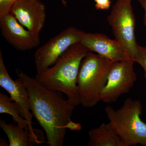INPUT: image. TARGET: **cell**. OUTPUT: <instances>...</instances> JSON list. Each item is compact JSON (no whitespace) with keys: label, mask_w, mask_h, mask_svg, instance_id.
<instances>
[{"label":"cell","mask_w":146,"mask_h":146,"mask_svg":"<svg viewBox=\"0 0 146 146\" xmlns=\"http://www.w3.org/2000/svg\"><path fill=\"white\" fill-rule=\"evenodd\" d=\"M16 72L26 86L31 111L46 133L48 145L63 146L68 129H82L80 123L71 119L75 107L62 93L48 89L21 69Z\"/></svg>","instance_id":"1"},{"label":"cell","mask_w":146,"mask_h":146,"mask_svg":"<svg viewBox=\"0 0 146 146\" xmlns=\"http://www.w3.org/2000/svg\"><path fill=\"white\" fill-rule=\"evenodd\" d=\"M89 50L81 43L71 46L54 65L35 78L48 89L66 95L74 107L80 104L77 79L80 64Z\"/></svg>","instance_id":"2"},{"label":"cell","mask_w":146,"mask_h":146,"mask_svg":"<svg viewBox=\"0 0 146 146\" xmlns=\"http://www.w3.org/2000/svg\"><path fill=\"white\" fill-rule=\"evenodd\" d=\"M114 61L89 52L80 64L77 85L80 104L92 108L100 101L102 91Z\"/></svg>","instance_id":"3"},{"label":"cell","mask_w":146,"mask_h":146,"mask_svg":"<svg viewBox=\"0 0 146 146\" xmlns=\"http://www.w3.org/2000/svg\"><path fill=\"white\" fill-rule=\"evenodd\" d=\"M104 111L123 146H146V123L141 119L140 101L127 98L119 109L108 106Z\"/></svg>","instance_id":"4"},{"label":"cell","mask_w":146,"mask_h":146,"mask_svg":"<svg viewBox=\"0 0 146 146\" xmlns=\"http://www.w3.org/2000/svg\"><path fill=\"white\" fill-rule=\"evenodd\" d=\"M132 0H117L107 17L115 39L119 42L135 61L138 53L135 30L136 18Z\"/></svg>","instance_id":"5"},{"label":"cell","mask_w":146,"mask_h":146,"mask_svg":"<svg viewBox=\"0 0 146 146\" xmlns=\"http://www.w3.org/2000/svg\"><path fill=\"white\" fill-rule=\"evenodd\" d=\"M84 33L74 27H69L38 48L34 54L36 74L54 65L71 46L80 43Z\"/></svg>","instance_id":"6"},{"label":"cell","mask_w":146,"mask_h":146,"mask_svg":"<svg viewBox=\"0 0 146 146\" xmlns=\"http://www.w3.org/2000/svg\"><path fill=\"white\" fill-rule=\"evenodd\" d=\"M133 60L117 61L113 63L108 76L107 82L102 91L100 101L112 104L123 94H127L137 80Z\"/></svg>","instance_id":"7"},{"label":"cell","mask_w":146,"mask_h":146,"mask_svg":"<svg viewBox=\"0 0 146 146\" xmlns=\"http://www.w3.org/2000/svg\"><path fill=\"white\" fill-rule=\"evenodd\" d=\"M0 86L8 92L13 101L20 108L22 117L28 123L31 136L35 145H40L44 142L40 140L36 131L32 126L33 116L31 112L28 91L25 84L21 78L14 80L9 76L3 59L2 52L0 51Z\"/></svg>","instance_id":"8"},{"label":"cell","mask_w":146,"mask_h":146,"mask_svg":"<svg viewBox=\"0 0 146 146\" xmlns=\"http://www.w3.org/2000/svg\"><path fill=\"white\" fill-rule=\"evenodd\" d=\"M10 13L0 17V29L7 42L16 50L25 51L40 44L39 34L26 29Z\"/></svg>","instance_id":"9"},{"label":"cell","mask_w":146,"mask_h":146,"mask_svg":"<svg viewBox=\"0 0 146 146\" xmlns=\"http://www.w3.org/2000/svg\"><path fill=\"white\" fill-rule=\"evenodd\" d=\"M10 13L27 29L39 34L46 22V6L41 0H18Z\"/></svg>","instance_id":"10"},{"label":"cell","mask_w":146,"mask_h":146,"mask_svg":"<svg viewBox=\"0 0 146 146\" xmlns=\"http://www.w3.org/2000/svg\"><path fill=\"white\" fill-rule=\"evenodd\" d=\"M80 43L90 52L97 53L114 62L132 60L119 42L102 33H84Z\"/></svg>","instance_id":"11"},{"label":"cell","mask_w":146,"mask_h":146,"mask_svg":"<svg viewBox=\"0 0 146 146\" xmlns=\"http://www.w3.org/2000/svg\"><path fill=\"white\" fill-rule=\"evenodd\" d=\"M89 146H123L110 123H102L89 132Z\"/></svg>","instance_id":"12"},{"label":"cell","mask_w":146,"mask_h":146,"mask_svg":"<svg viewBox=\"0 0 146 146\" xmlns=\"http://www.w3.org/2000/svg\"><path fill=\"white\" fill-rule=\"evenodd\" d=\"M0 127L6 134L9 146H31L35 145L33 141L29 131L20 126L7 123L0 119Z\"/></svg>","instance_id":"13"},{"label":"cell","mask_w":146,"mask_h":146,"mask_svg":"<svg viewBox=\"0 0 146 146\" xmlns=\"http://www.w3.org/2000/svg\"><path fill=\"white\" fill-rule=\"evenodd\" d=\"M12 101L10 97L0 93V113L10 115L14 122L18 125L29 130L27 122L22 117L20 107L16 102Z\"/></svg>","instance_id":"14"},{"label":"cell","mask_w":146,"mask_h":146,"mask_svg":"<svg viewBox=\"0 0 146 146\" xmlns=\"http://www.w3.org/2000/svg\"><path fill=\"white\" fill-rule=\"evenodd\" d=\"M135 62L140 64L143 69L146 81V46H141L138 45V53Z\"/></svg>","instance_id":"15"},{"label":"cell","mask_w":146,"mask_h":146,"mask_svg":"<svg viewBox=\"0 0 146 146\" xmlns=\"http://www.w3.org/2000/svg\"><path fill=\"white\" fill-rule=\"evenodd\" d=\"M18 0H0V17L10 13L13 5Z\"/></svg>","instance_id":"16"},{"label":"cell","mask_w":146,"mask_h":146,"mask_svg":"<svg viewBox=\"0 0 146 146\" xmlns=\"http://www.w3.org/2000/svg\"><path fill=\"white\" fill-rule=\"evenodd\" d=\"M95 7L98 10H107L111 6L110 0H94Z\"/></svg>","instance_id":"17"},{"label":"cell","mask_w":146,"mask_h":146,"mask_svg":"<svg viewBox=\"0 0 146 146\" xmlns=\"http://www.w3.org/2000/svg\"><path fill=\"white\" fill-rule=\"evenodd\" d=\"M141 3V5L144 9V11H145V14H144V25L146 26V0H140L139 1Z\"/></svg>","instance_id":"18"},{"label":"cell","mask_w":146,"mask_h":146,"mask_svg":"<svg viewBox=\"0 0 146 146\" xmlns=\"http://www.w3.org/2000/svg\"><path fill=\"white\" fill-rule=\"evenodd\" d=\"M60 1H61V2H62L63 5L65 6L67 5V2L65 0H60Z\"/></svg>","instance_id":"19"},{"label":"cell","mask_w":146,"mask_h":146,"mask_svg":"<svg viewBox=\"0 0 146 146\" xmlns=\"http://www.w3.org/2000/svg\"><path fill=\"white\" fill-rule=\"evenodd\" d=\"M137 1H140V0H137Z\"/></svg>","instance_id":"20"}]
</instances>
